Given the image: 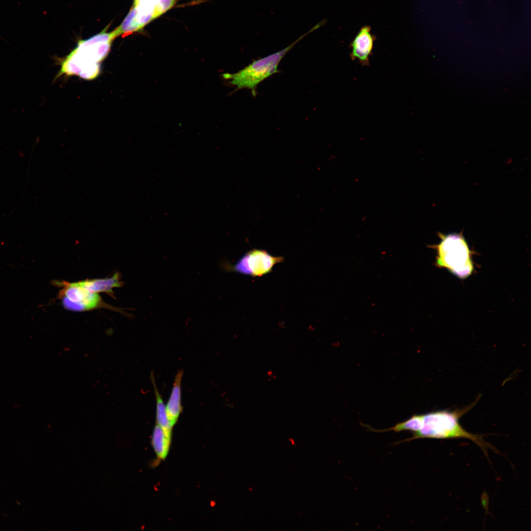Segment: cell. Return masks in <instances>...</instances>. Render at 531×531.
Masks as SVG:
<instances>
[{"mask_svg":"<svg viewBox=\"0 0 531 531\" xmlns=\"http://www.w3.org/2000/svg\"><path fill=\"white\" fill-rule=\"evenodd\" d=\"M479 397V396L472 404L462 409H456L452 411L439 410L423 414L422 427L419 430L413 432L412 437L403 441L397 442L396 443L419 438H465L470 439L479 446L487 457H488V449H492L494 452H499L491 444L485 441L483 435L472 434L467 431L459 423V418L475 405Z\"/></svg>","mask_w":531,"mask_h":531,"instance_id":"obj_1","label":"cell"},{"mask_svg":"<svg viewBox=\"0 0 531 531\" xmlns=\"http://www.w3.org/2000/svg\"><path fill=\"white\" fill-rule=\"evenodd\" d=\"M115 38L113 31H103L89 39L81 40L62 62L60 73L78 75L86 79L95 78L99 74V63L108 54Z\"/></svg>","mask_w":531,"mask_h":531,"instance_id":"obj_2","label":"cell"},{"mask_svg":"<svg viewBox=\"0 0 531 531\" xmlns=\"http://www.w3.org/2000/svg\"><path fill=\"white\" fill-rule=\"evenodd\" d=\"M440 242L431 246L437 251L435 264L463 279L473 271L472 253L462 233L444 235L438 233Z\"/></svg>","mask_w":531,"mask_h":531,"instance_id":"obj_3","label":"cell"},{"mask_svg":"<svg viewBox=\"0 0 531 531\" xmlns=\"http://www.w3.org/2000/svg\"><path fill=\"white\" fill-rule=\"evenodd\" d=\"M320 27V24H318L285 48L263 58L255 60L235 73L224 74V78L230 80L229 83L236 87V90L248 88L251 90L253 96H256L258 85L266 78L279 72L278 70V64L285 55L303 37Z\"/></svg>","mask_w":531,"mask_h":531,"instance_id":"obj_4","label":"cell"},{"mask_svg":"<svg viewBox=\"0 0 531 531\" xmlns=\"http://www.w3.org/2000/svg\"><path fill=\"white\" fill-rule=\"evenodd\" d=\"M56 284L62 288L59 298L64 308L68 310L83 312L103 307L114 309L103 301L98 293L89 291L79 282L58 281Z\"/></svg>","mask_w":531,"mask_h":531,"instance_id":"obj_5","label":"cell"},{"mask_svg":"<svg viewBox=\"0 0 531 531\" xmlns=\"http://www.w3.org/2000/svg\"><path fill=\"white\" fill-rule=\"evenodd\" d=\"M282 257L273 256L264 250L254 249L244 254L234 265L226 264V270L252 277H260L272 271L273 266L283 261Z\"/></svg>","mask_w":531,"mask_h":531,"instance_id":"obj_6","label":"cell"},{"mask_svg":"<svg viewBox=\"0 0 531 531\" xmlns=\"http://www.w3.org/2000/svg\"><path fill=\"white\" fill-rule=\"evenodd\" d=\"M375 40L376 37L372 33L370 26L361 27L350 43L351 59L357 60L362 65L368 64Z\"/></svg>","mask_w":531,"mask_h":531,"instance_id":"obj_7","label":"cell"},{"mask_svg":"<svg viewBox=\"0 0 531 531\" xmlns=\"http://www.w3.org/2000/svg\"><path fill=\"white\" fill-rule=\"evenodd\" d=\"M183 374V370L177 371L170 398L165 406L167 416L173 426L177 423L182 411L181 384Z\"/></svg>","mask_w":531,"mask_h":531,"instance_id":"obj_8","label":"cell"},{"mask_svg":"<svg viewBox=\"0 0 531 531\" xmlns=\"http://www.w3.org/2000/svg\"><path fill=\"white\" fill-rule=\"evenodd\" d=\"M80 285L89 291L99 293H105L114 297L113 289L122 285L121 275L116 272L112 276L101 279H86L78 281Z\"/></svg>","mask_w":531,"mask_h":531,"instance_id":"obj_9","label":"cell"},{"mask_svg":"<svg viewBox=\"0 0 531 531\" xmlns=\"http://www.w3.org/2000/svg\"><path fill=\"white\" fill-rule=\"evenodd\" d=\"M150 378L152 383L156 399V417L157 424L164 431L166 434L171 437L173 426L171 425L167 415L165 405L162 396L156 386L154 375L151 373Z\"/></svg>","mask_w":531,"mask_h":531,"instance_id":"obj_10","label":"cell"},{"mask_svg":"<svg viewBox=\"0 0 531 531\" xmlns=\"http://www.w3.org/2000/svg\"><path fill=\"white\" fill-rule=\"evenodd\" d=\"M171 437L156 424L153 430L152 443L157 456L164 459L169 451Z\"/></svg>","mask_w":531,"mask_h":531,"instance_id":"obj_11","label":"cell"},{"mask_svg":"<svg viewBox=\"0 0 531 531\" xmlns=\"http://www.w3.org/2000/svg\"><path fill=\"white\" fill-rule=\"evenodd\" d=\"M423 424V414H415L413 415L407 420L398 423L391 428L386 429L376 430L366 425H365V426L367 427L368 429L373 432H384L388 431H393L398 433L404 430H410L413 432H416L422 427Z\"/></svg>","mask_w":531,"mask_h":531,"instance_id":"obj_12","label":"cell"},{"mask_svg":"<svg viewBox=\"0 0 531 531\" xmlns=\"http://www.w3.org/2000/svg\"><path fill=\"white\" fill-rule=\"evenodd\" d=\"M177 2V0H156L153 13L154 20L171 9Z\"/></svg>","mask_w":531,"mask_h":531,"instance_id":"obj_13","label":"cell"}]
</instances>
